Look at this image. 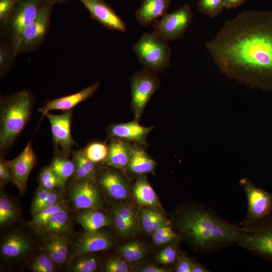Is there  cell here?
I'll list each match as a JSON object with an SVG mask.
<instances>
[{
  "label": "cell",
  "instance_id": "obj_1",
  "mask_svg": "<svg viewBox=\"0 0 272 272\" xmlns=\"http://www.w3.org/2000/svg\"><path fill=\"white\" fill-rule=\"evenodd\" d=\"M205 46L227 77L272 91V11L244 10Z\"/></svg>",
  "mask_w": 272,
  "mask_h": 272
},
{
  "label": "cell",
  "instance_id": "obj_2",
  "mask_svg": "<svg viewBox=\"0 0 272 272\" xmlns=\"http://www.w3.org/2000/svg\"><path fill=\"white\" fill-rule=\"evenodd\" d=\"M172 224L194 251L205 254L236 245L244 229L225 221L210 208L197 201L182 202L173 211Z\"/></svg>",
  "mask_w": 272,
  "mask_h": 272
},
{
  "label": "cell",
  "instance_id": "obj_3",
  "mask_svg": "<svg viewBox=\"0 0 272 272\" xmlns=\"http://www.w3.org/2000/svg\"><path fill=\"white\" fill-rule=\"evenodd\" d=\"M0 232L1 271H24L40 244L38 233L26 221Z\"/></svg>",
  "mask_w": 272,
  "mask_h": 272
},
{
  "label": "cell",
  "instance_id": "obj_4",
  "mask_svg": "<svg viewBox=\"0 0 272 272\" xmlns=\"http://www.w3.org/2000/svg\"><path fill=\"white\" fill-rule=\"evenodd\" d=\"M35 96L22 89L0 97V157H5L28 123Z\"/></svg>",
  "mask_w": 272,
  "mask_h": 272
},
{
  "label": "cell",
  "instance_id": "obj_5",
  "mask_svg": "<svg viewBox=\"0 0 272 272\" xmlns=\"http://www.w3.org/2000/svg\"><path fill=\"white\" fill-rule=\"evenodd\" d=\"M45 0H19L7 18L0 23V39L13 49L15 55L25 29L34 21Z\"/></svg>",
  "mask_w": 272,
  "mask_h": 272
},
{
  "label": "cell",
  "instance_id": "obj_6",
  "mask_svg": "<svg viewBox=\"0 0 272 272\" xmlns=\"http://www.w3.org/2000/svg\"><path fill=\"white\" fill-rule=\"evenodd\" d=\"M168 41L154 33H144L132 50L144 69L157 75L170 65L171 50Z\"/></svg>",
  "mask_w": 272,
  "mask_h": 272
},
{
  "label": "cell",
  "instance_id": "obj_7",
  "mask_svg": "<svg viewBox=\"0 0 272 272\" xmlns=\"http://www.w3.org/2000/svg\"><path fill=\"white\" fill-rule=\"evenodd\" d=\"M64 193L65 199L73 211L82 209L108 211L109 205L94 179L71 178Z\"/></svg>",
  "mask_w": 272,
  "mask_h": 272
},
{
  "label": "cell",
  "instance_id": "obj_8",
  "mask_svg": "<svg viewBox=\"0 0 272 272\" xmlns=\"http://www.w3.org/2000/svg\"><path fill=\"white\" fill-rule=\"evenodd\" d=\"M95 180L109 205L129 200L132 194L126 173L119 169L98 163Z\"/></svg>",
  "mask_w": 272,
  "mask_h": 272
},
{
  "label": "cell",
  "instance_id": "obj_9",
  "mask_svg": "<svg viewBox=\"0 0 272 272\" xmlns=\"http://www.w3.org/2000/svg\"><path fill=\"white\" fill-rule=\"evenodd\" d=\"M242 227L244 234L236 245L272 262V216Z\"/></svg>",
  "mask_w": 272,
  "mask_h": 272
},
{
  "label": "cell",
  "instance_id": "obj_10",
  "mask_svg": "<svg viewBox=\"0 0 272 272\" xmlns=\"http://www.w3.org/2000/svg\"><path fill=\"white\" fill-rule=\"evenodd\" d=\"M247 199V212L244 220L239 224L245 226L272 216V193L256 186L249 178L239 181Z\"/></svg>",
  "mask_w": 272,
  "mask_h": 272
},
{
  "label": "cell",
  "instance_id": "obj_11",
  "mask_svg": "<svg viewBox=\"0 0 272 272\" xmlns=\"http://www.w3.org/2000/svg\"><path fill=\"white\" fill-rule=\"evenodd\" d=\"M131 107L134 119L139 120L154 93L160 87L156 74L144 69L136 72L130 79Z\"/></svg>",
  "mask_w": 272,
  "mask_h": 272
},
{
  "label": "cell",
  "instance_id": "obj_12",
  "mask_svg": "<svg viewBox=\"0 0 272 272\" xmlns=\"http://www.w3.org/2000/svg\"><path fill=\"white\" fill-rule=\"evenodd\" d=\"M193 14L186 4L155 21L153 33L169 41L182 38L192 20Z\"/></svg>",
  "mask_w": 272,
  "mask_h": 272
},
{
  "label": "cell",
  "instance_id": "obj_13",
  "mask_svg": "<svg viewBox=\"0 0 272 272\" xmlns=\"http://www.w3.org/2000/svg\"><path fill=\"white\" fill-rule=\"evenodd\" d=\"M54 4L45 1L36 18L25 29L19 53H28L38 49L45 40L50 28L51 17Z\"/></svg>",
  "mask_w": 272,
  "mask_h": 272
},
{
  "label": "cell",
  "instance_id": "obj_14",
  "mask_svg": "<svg viewBox=\"0 0 272 272\" xmlns=\"http://www.w3.org/2000/svg\"><path fill=\"white\" fill-rule=\"evenodd\" d=\"M116 243L113 235L103 228L94 231L84 230L74 234L71 238L70 259L85 253L110 249Z\"/></svg>",
  "mask_w": 272,
  "mask_h": 272
},
{
  "label": "cell",
  "instance_id": "obj_15",
  "mask_svg": "<svg viewBox=\"0 0 272 272\" xmlns=\"http://www.w3.org/2000/svg\"><path fill=\"white\" fill-rule=\"evenodd\" d=\"M13 174L15 186L23 197L27 191V181L29 175L37 163V157L33 149L31 142H29L24 150L16 158L6 160Z\"/></svg>",
  "mask_w": 272,
  "mask_h": 272
},
{
  "label": "cell",
  "instance_id": "obj_16",
  "mask_svg": "<svg viewBox=\"0 0 272 272\" xmlns=\"http://www.w3.org/2000/svg\"><path fill=\"white\" fill-rule=\"evenodd\" d=\"M72 115V110L65 111L59 115L49 112L45 114L51 125L54 146L59 147L61 152L69 157H71L72 148L77 145L71 134Z\"/></svg>",
  "mask_w": 272,
  "mask_h": 272
},
{
  "label": "cell",
  "instance_id": "obj_17",
  "mask_svg": "<svg viewBox=\"0 0 272 272\" xmlns=\"http://www.w3.org/2000/svg\"><path fill=\"white\" fill-rule=\"evenodd\" d=\"M88 10L92 19L110 30L127 31L126 23L104 0H79Z\"/></svg>",
  "mask_w": 272,
  "mask_h": 272
},
{
  "label": "cell",
  "instance_id": "obj_18",
  "mask_svg": "<svg viewBox=\"0 0 272 272\" xmlns=\"http://www.w3.org/2000/svg\"><path fill=\"white\" fill-rule=\"evenodd\" d=\"M153 128V126L141 125L134 119L128 122L110 124L107 127V132L109 138H117L144 147L147 146V137Z\"/></svg>",
  "mask_w": 272,
  "mask_h": 272
},
{
  "label": "cell",
  "instance_id": "obj_19",
  "mask_svg": "<svg viewBox=\"0 0 272 272\" xmlns=\"http://www.w3.org/2000/svg\"><path fill=\"white\" fill-rule=\"evenodd\" d=\"M73 220H74V211L66 202L61 209L51 216L47 224L38 233V234L40 238L51 235L72 238L74 234Z\"/></svg>",
  "mask_w": 272,
  "mask_h": 272
},
{
  "label": "cell",
  "instance_id": "obj_20",
  "mask_svg": "<svg viewBox=\"0 0 272 272\" xmlns=\"http://www.w3.org/2000/svg\"><path fill=\"white\" fill-rule=\"evenodd\" d=\"M71 238L51 235L40 238V245L51 258L59 271H65L70 259Z\"/></svg>",
  "mask_w": 272,
  "mask_h": 272
},
{
  "label": "cell",
  "instance_id": "obj_21",
  "mask_svg": "<svg viewBox=\"0 0 272 272\" xmlns=\"http://www.w3.org/2000/svg\"><path fill=\"white\" fill-rule=\"evenodd\" d=\"M24 221L19 198L9 194L0 185V231Z\"/></svg>",
  "mask_w": 272,
  "mask_h": 272
},
{
  "label": "cell",
  "instance_id": "obj_22",
  "mask_svg": "<svg viewBox=\"0 0 272 272\" xmlns=\"http://www.w3.org/2000/svg\"><path fill=\"white\" fill-rule=\"evenodd\" d=\"M100 82H96L77 93L47 101L38 111L42 116L52 110H71L80 103L90 98L98 90Z\"/></svg>",
  "mask_w": 272,
  "mask_h": 272
},
{
  "label": "cell",
  "instance_id": "obj_23",
  "mask_svg": "<svg viewBox=\"0 0 272 272\" xmlns=\"http://www.w3.org/2000/svg\"><path fill=\"white\" fill-rule=\"evenodd\" d=\"M108 154L102 164L112 166L127 172L132 143L121 139L109 138Z\"/></svg>",
  "mask_w": 272,
  "mask_h": 272
},
{
  "label": "cell",
  "instance_id": "obj_24",
  "mask_svg": "<svg viewBox=\"0 0 272 272\" xmlns=\"http://www.w3.org/2000/svg\"><path fill=\"white\" fill-rule=\"evenodd\" d=\"M135 12V17L142 26H147L167 13L171 0H143Z\"/></svg>",
  "mask_w": 272,
  "mask_h": 272
},
{
  "label": "cell",
  "instance_id": "obj_25",
  "mask_svg": "<svg viewBox=\"0 0 272 272\" xmlns=\"http://www.w3.org/2000/svg\"><path fill=\"white\" fill-rule=\"evenodd\" d=\"M74 220L85 231H94L112 225L109 212L93 209H82L74 211Z\"/></svg>",
  "mask_w": 272,
  "mask_h": 272
},
{
  "label": "cell",
  "instance_id": "obj_26",
  "mask_svg": "<svg viewBox=\"0 0 272 272\" xmlns=\"http://www.w3.org/2000/svg\"><path fill=\"white\" fill-rule=\"evenodd\" d=\"M65 189H48L40 186L36 188L30 208V213L33 217L43 209L64 202Z\"/></svg>",
  "mask_w": 272,
  "mask_h": 272
},
{
  "label": "cell",
  "instance_id": "obj_27",
  "mask_svg": "<svg viewBox=\"0 0 272 272\" xmlns=\"http://www.w3.org/2000/svg\"><path fill=\"white\" fill-rule=\"evenodd\" d=\"M156 165V162L147 154L144 147L132 143L127 172L137 176L154 173Z\"/></svg>",
  "mask_w": 272,
  "mask_h": 272
},
{
  "label": "cell",
  "instance_id": "obj_28",
  "mask_svg": "<svg viewBox=\"0 0 272 272\" xmlns=\"http://www.w3.org/2000/svg\"><path fill=\"white\" fill-rule=\"evenodd\" d=\"M132 194L135 203L141 207L149 206L163 210L156 192L145 174L137 176L132 186Z\"/></svg>",
  "mask_w": 272,
  "mask_h": 272
},
{
  "label": "cell",
  "instance_id": "obj_29",
  "mask_svg": "<svg viewBox=\"0 0 272 272\" xmlns=\"http://www.w3.org/2000/svg\"><path fill=\"white\" fill-rule=\"evenodd\" d=\"M139 218L141 229L151 235L159 228L171 223L162 210L149 206H142L139 209Z\"/></svg>",
  "mask_w": 272,
  "mask_h": 272
},
{
  "label": "cell",
  "instance_id": "obj_30",
  "mask_svg": "<svg viewBox=\"0 0 272 272\" xmlns=\"http://www.w3.org/2000/svg\"><path fill=\"white\" fill-rule=\"evenodd\" d=\"M97 252L85 253L70 259L65 271L94 272L101 270L102 261Z\"/></svg>",
  "mask_w": 272,
  "mask_h": 272
},
{
  "label": "cell",
  "instance_id": "obj_31",
  "mask_svg": "<svg viewBox=\"0 0 272 272\" xmlns=\"http://www.w3.org/2000/svg\"><path fill=\"white\" fill-rule=\"evenodd\" d=\"M70 157L64 155L59 147L54 146L53 155L49 164L55 174L66 184L73 176L75 170L74 163Z\"/></svg>",
  "mask_w": 272,
  "mask_h": 272
},
{
  "label": "cell",
  "instance_id": "obj_32",
  "mask_svg": "<svg viewBox=\"0 0 272 272\" xmlns=\"http://www.w3.org/2000/svg\"><path fill=\"white\" fill-rule=\"evenodd\" d=\"M71 157L75 165L74 173L72 178L95 180L98 164L90 161L86 156L83 149L72 150Z\"/></svg>",
  "mask_w": 272,
  "mask_h": 272
},
{
  "label": "cell",
  "instance_id": "obj_33",
  "mask_svg": "<svg viewBox=\"0 0 272 272\" xmlns=\"http://www.w3.org/2000/svg\"><path fill=\"white\" fill-rule=\"evenodd\" d=\"M117 252L129 263H139L147 255L148 251L145 244L140 240H131L118 247Z\"/></svg>",
  "mask_w": 272,
  "mask_h": 272
},
{
  "label": "cell",
  "instance_id": "obj_34",
  "mask_svg": "<svg viewBox=\"0 0 272 272\" xmlns=\"http://www.w3.org/2000/svg\"><path fill=\"white\" fill-rule=\"evenodd\" d=\"M26 269L32 272H59L51 258L40 244L30 258Z\"/></svg>",
  "mask_w": 272,
  "mask_h": 272
},
{
  "label": "cell",
  "instance_id": "obj_35",
  "mask_svg": "<svg viewBox=\"0 0 272 272\" xmlns=\"http://www.w3.org/2000/svg\"><path fill=\"white\" fill-rule=\"evenodd\" d=\"M137 205L129 200L113 203L110 205L114 207L138 233L141 228ZM109 205V206H110Z\"/></svg>",
  "mask_w": 272,
  "mask_h": 272
},
{
  "label": "cell",
  "instance_id": "obj_36",
  "mask_svg": "<svg viewBox=\"0 0 272 272\" xmlns=\"http://www.w3.org/2000/svg\"><path fill=\"white\" fill-rule=\"evenodd\" d=\"M152 241L156 247H160L180 241L181 237L173 227L172 222L155 231L152 235Z\"/></svg>",
  "mask_w": 272,
  "mask_h": 272
},
{
  "label": "cell",
  "instance_id": "obj_37",
  "mask_svg": "<svg viewBox=\"0 0 272 272\" xmlns=\"http://www.w3.org/2000/svg\"><path fill=\"white\" fill-rule=\"evenodd\" d=\"M108 212L112 220L111 227L119 237L127 238L137 234L120 214L111 205L109 206Z\"/></svg>",
  "mask_w": 272,
  "mask_h": 272
},
{
  "label": "cell",
  "instance_id": "obj_38",
  "mask_svg": "<svg viewBox=\"0 0 272 272\" xmlns=\"http://www.w3.org/2000/svg\"><path fill=\"white\" fill-rule=\"evenodd\" d=\"M38 185L48 189H65L66 184L55 174L49 165L44 166L37 177Z\"/></svg>",
  "mask_w": 272,
  "mask_h": 272
},
{
  "label": "cell",
  "instance_id": "obj_39",
  "mask_svg": "<svg viewBox=\"0 0 272 272\" xmlns=\"http://www.w3.org/2000/svg\"><path fill=\"white\" fill-rule=\"evenodd\" d=\"M64 202L45 208L33 216L31 221H28L31 227L38 233L47 224L51 216L61 209L66 203Z\"/></svg>",
  "mask_w": 272,
  "mask_h": 272
},
{
  "label": "cell",
  "instance_id": "obj_40",
  "mask_svg": "<svg viewBox=\"0 0 272 272\" xmlns=\"http://www.w3.org/2000/svg\"><path fill=\"white\" fill-rule=\"evenodd\" d=\"M13 48L5 41L0 39V77L7 74L14 64L16 57Z\"/></svg>",
  "mask_w": 272,
  "mask_h": 272
},
{
  "label": "cell",
  "instance_id": "obj_41",
  "mask_svg": "<svg viewBox=\"0 0 272 272\" xmlns=\"http://www.w3.org/2000/svg\"><path fill=\"white\" fill-rule=\"evenodd\" d=\"M179 242L166 245L161 249L155 256L157 262L164 265H174L180 251Z\"/></svg>",
  "mask_w": 272,
  "mask_h": 272
},
{
  "label": "cell",
  "instance_id": "obj_42",
  "mask_svg": "<svg viewBox=\"0 0 272 272\" xmlns=\"http://www.w3.org/2000/svg\"><path fill=\"white\" fill-rule=\"evenodd\" d=\"M87 157L92 162L98 164L106 158L108 151V145L100 142H93L83 149Z\"/></svg>",
  "mask_w": 272,
  "mask_h": 272
},
{
  "label": "cell",
  "instance_id": "obj_43",
  "mask_svg": "<svg viewBox=\"0 0 272 272\" xmlns=\"http://www.w3.org/2000/svg\"><path fill=\"white\" fill-rule=\"evenodd\" d=\"M129 263L120 256H111L102 261L101 270L105 272H128Z\"/></svg>",
  "mask_w": 272,
  "mask_h": 272
},
{
  "label": "cell",
  "instance_id": "obj_44",
  "mask_svg": "<svg viewBox=\"0 0 272 272\" xmlns=\"http://www.w3.org/2000/svg\"><path fill=\"white\" fill-rule=\"evenodd\" d=\"M197 11L211 18L219 16L225 9L223 0H198Z\"/></svg>",
  "mask_w": 272,
  "mask_h": 272
},
{
  "label": "cell",
  "instance_id": "obj_45",
  "mask_svg": "<svg viewBox=\"0 0 272 272\" xmlns=\"http://www.w3.org/2000/svg\"><path fill=\"white\" fill-rule=\"evenodd\" d=\"M9 183L15 185L13 174L5 157H0V185L5 186Z\"/></svg>",
  "mask_w": 272,
  "mask_h": 272
},
{
  "label": "cell",
  "instance_id": "obj_46",
  "mask_svg": "<svg viewBox=\"0 0 272 272\" xmlns=\"http://www.w3.org/2000/svg\"><path fill=\"white\" fill-rule=\"evenodd\" d=\"M172 270L176 272H192L188 255L180 251Z\"/></svg>",
  "mask_w": 272,
  "mask_h": 272
},
{
  "label": "cell",
  "instance_id": "obj_47",
  "mask_svg": "<svg viewBox=\"0 0 272 272\" xmlns=\"http://www.w3.org/2000/svg\"><path fill=\"white\" fill-rule=\"evenodd\" d=\"M133 269L139 272H170L172 269L163 267L154 264L143 263L139 262L135 265Z\"/></svg>",
  "mask_w": 272,
  "mask_h": 272
},
{
  "label": "cell",
  "instance_id": "obj_48",
  "mask_svg": "<svg viewBox=\"0 0 272 272\" xmlns=\"http://www.w3.org/2000/svg\"><path fill=\"white\" fill-rule=\"evenodd\" d=\"M19 0H0V23L7 18Z\"/></svg>",
  "mask_w": 272,
  "mask_h": 272
},
{
  "label": "cell",
  "instance_id": "obj_49",
  "mask_svg": "<svg viewBox=\"0 0 272 272\" xmlns=\"http://www.w3.org/2000/svg\"><path fill=\"white\" fill-rule=\"evenodd\" d=\"M192 272H209L210 270L205 265L197 262L192 257L188 256Z\"/></svg>",
  "mask_w": 272,
  "mask_h": 272
},
{
  "label": "cell",
  "instance_id": "obj_50",
  "mask_svg": "<svg viewBox=\"0 0 272 272\" xmlns=\"http://www.w3.org/2000/svg\"><path fill=\"white\" fill-rule=\"evenodd\" d=\"M224 8L227 9L238 7L246 0H223Z\"/></svg>",
  "mask_w": 272,
  "mask_h": 272
},
{
  "label": "cell",
  "instance_id": "obj_51",
  "mask_svg": "<svg viewBox=\"0 0 272 272\" xmlns=\"http://www.w3.org/2000/svg\"><path fill=\"white\" fill-rule=\"evenodd\" d=\"M46 1L50 2L54 4H58L59 5L65 4L67 3L70 0H45Z\"/></svg>",
  "mask_w": 272,
  "mask_h": 272
},
{
  "label": "cell",
  "instance_id": "obj_52",
  "mask_svg": "<svg viewBox=\"0 0 272 272\" xmlns=\"http://www.w3.org/2000/svg\"><path fill=\"white\" fill-rule=\"evenodd\" d=\"M138 1H142L143 0H138Z\"/></svg>",
  "mask_w": 272,
  "mask_h": 272
}]
</instances>
